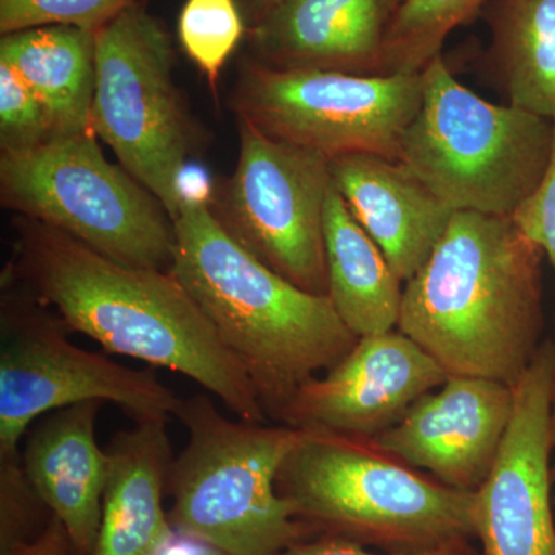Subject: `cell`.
I'll list each match as a JSON object with an SVG mask.
<instances>
[{"mask_svg":"<svg viewBox=\"0 0 555 555\" xmlns=\"http://www.w3.org/2000/svg\"><path fill=\"white\" fill-rule=\"evenodd\" d=\"M449 375L414 339L396 331L358 338L334 367L299 387L281 425L372 440L397 425Z\"/></svg>","mask_w":555,"mask_h":555,"instance_id":"13","label":"cell"},{"mask_svg":"<svg viewBox=\"0 0 555 555\" xmlns=\"http://www.w3.org/2000/svg\"><path fill=\"white\" fill-rule=\"evenodd\" d=\"M281 555H485L473 542H455L449 545L414 551V553H372L367 547L357 545L349 540L323 535L320 539L305 540L298 545L288 547Z\"/></svg>","mask_w":555,"mask_h":555,"instance_id":"28","label":"cell"},{"mask_svg":"<svg viewBox=\"0 0 555 555\" xmlns=\"http://www.w3.org/2000/svg\"><path fill=\"white\" fill-rule=\"evenodd\" d=\"M170 272L246 369L268 418L335 366L358 338L328 295L302 291L224 228L206 199L185 196L173 219Z\"/></svg>","mask_w":555,"mask_h":555,"instance_id":"3","label":"cell"},{"mask_svg":"<svg viewBox=\"0 0 555 555\" xmlns=\"http://www.w3.org/2000/svg\"><path fill=\"white\" fill-rule=\"evenodd\" d=\"M9 276L107 352L185 375L240 420H268L246 369L170 270L122 264L25 218Z\"/></svg>","mask_w":555,"mask_h":555,"instance_id":"1","label":"cell"},{"mask_svg":"<svg viewBox=\"0 0 555 555\" xmlns=\"http://www.w3.org/2000/svg\"><path fill=\"white\" fill-rule=\"evenodd\" d=\"M276 488L312 531L382 553L474 542V492L422 476L369 440L301 430Z\"/></svg>","mask_w":555,"mask_h":555,"instance_id":"4","label":"cell"},{"mask_svg":"<svg viewBox=\"0 0 555 555\" xmlns=\"http://www.w3.org/2000/svg\"><path fill=\"white\" fill-rule=\"evenodd\" d=\"M331 173L350 214L406 283L430 257L455 211L400 159L338 156L331 160Z\"/></svg>","mask_w":555,"mask_h":555,"instance_id":"16","label":"cell"},{"mask_svg":"<svg viewBox=\"0 0 555 555\" xmlns=\"http://www.w3.org/2000/svg\"><path fill=\"white\" fill-rule=\"evenodd\" d=\"M3 207L133 268L170 270L175 225L155 195L109 163L94 131L2 150Z\"/></svg>","mask_w":555,"mask_h":555,"instance_id":"7","label":"cell"},{"mask_svg":"<svg viewBox=\"0 0 555 555\" xmlns=\"http://www.w3.org/2000/svg\"><path fill=\"white\" fill-rule=\"evenodd\" d=\"M513 411V386L449 375L397 425L369 441L441 485L476 492L491 474Z\"/></svg>","mask_w":555,"mask_h":555,"instance_id":"14","label":"cell"},{"mask_svg":"<svg viewBox=\"0 0 555 555\" xmlns=\"http://www.w3.org/2000/svg\"><path fill=\"white\" fill-rule=\"evenodd\" d=\"M554 364L553 382H551V409H550V430H551V481H553V499L555 506V334L553 339Z\"/></svg>","mask_w":555,"mask_h":555,"instance_id":"32","label":"cell"},{"mask_svg":"<svg viewBox=\"0 0 555 555\" xmlns=\"http://www.w3.org/2000/svg\"><path fill=\"white\" fill-rule=\"evenodd\" d=\"M102 401L50 412L33 427L22 467L33 491L64 528L73 555H91L108 478L107 451L96 440Z\"/></svg>","mask_w":555,"mask_h":555,"instance_id":"17","label":"cell"},{"mask_svg":"<svg viewBox=\"0 0 555 555\" xmlns=\"http://www.w3.org/2000/svg\"><path fill=\"white\" fill-rule=\"evenodd\" d=\"M553 339L513 386L514 411L491 474L474 492L473 524L485 555H555L551 481Z\"/></svg>","mask_w":555,"mask_h":555,"instance_id":"12","label":"cell"},{"mask_svg":"<svg viewBox=\"0 0 555 555\" xmlns=\"http://www.w3.org/2000/svg\"><path fill=\"white\" fill-rule=\"evenodd\" d=\"M170 36L134 3L96 31L91 129L171 221L185 199L192 126L173 82Z\"/></svg>","mask_w":555,"mask_h":555,"instance_id":"8","label":"cell"},{"mask_svg":"<svg viewBox=\"0 0 555 555\" xmlns=\"http://www.w3.org/2000/svg\"><path fill=\"white\" fill-rule=\"evenodd\" d=\"M403 0H287L251 25L255 61L280 69L379 75Z\"/></svg>","mask_w":555,"mask_h":555,"instance_id":"15","label":"cell"},{"mask_svg":"<svg viewBox=\"0 0 555 555\" xmlns=\"http://www.w3.org/2000/svg\"><path fill=\"white\" fill-rule=\"evenodd\" d=\"M141 0H0V33L49 25L98 31Z\"/></svg>","mask_w":555,"mask_h":555,"instance_id":"24","label":"cell"},{"mask_svg":"<svg viewBox=\"0 0 555 555\" xmlns=\"http://www.w3.org/2000/svg\"><path fill=\"white\" fill-rule=\"evenodd\" d=\"M0 64L9 65L30 87L56 133L93 131L96 31L49 25L2 35Z\"/></svg>","mask_w":555,"mask_h":555,"instance_id":"20","label":"cell"},{"mask_svg":"<svg viewBox=\"0 0 555 555\" xmlns=\"http://www.w3.org/2000/svg\"><path fill=\"white\" fill-rule=\"evenodd\" d=\"M33 500H39L33 491L20 460L0 462V546L2 551L28 542L25 534L30 525Z\"/></svg>","mask_w":555,"mask_h":555,"instance_id":"26","label":"cell"},{"mask_svg":"<svg viewBox=\"0 0 555 555\" xmlns=\"http://www.w3.org/2000/svg\"><path fill=\"white\" fill-rule=\"evenodd\" d=\"M240 155L219 193L224 228L270 269L315 295H328L324 207L331 160L266 134L238 118Z\"/></svg>","mask_w":555,"mask_h":555,"instance_id":"11","label":"cell"},{"mask_svg":"<svg viewBox=\"0 0 555 555\" xmlns=\"http://www.w3.org/2000/svg\"><path fill=\"white\" fill-rule=\"evenodd\" d=\"M423 101V75H353L244 62L232 108L269 137L320 153L400 159Z\"/></svg>","mask_w":555,"mask_h":555,"instance_id":"9","label":"cell"},{"mask_svg":"<svg viewBox=\"0 0 555 555\" xmlns=\"http://www.w3.org/2000/svg\"><path fill=\"white\" fill-rule=\"evenodd\" d=\"M491 0H403L385 47L379 75H416L440 56L448 36L469 24Z\"/></svg>","mask_w":555,"mask_h":555,"instance_id":"22","label":"cell"},{"mask_svg":"<svg viewBox=\"0 0 555 555\" xmlns=\"http://www.w3.org/2000/svg\"><path fill=\"white\" fill-rule=\"evenodd\" d=\"M169 418L139 420L105 449L108 478L91 555H158L177 535L163 505L173 451Z\"/></svg>","mask_w":555,"mask_h":555,"instance_id":"18","label":"cell"},{"mask_svg":"<svg viewBox=\"0 0 555 555\" xmlns=\"http://www.w3.org/2000/svg\"><path fill=\"white\" fill-rule=\"evenodd\" d=\"M68 328L33 295L9 294L0 317V462H13L40 415L83 401L118 404L134 422L177 415L182 398L137 371L69 343Z\"/></svg>","mask_w":555,"mask_h":555,"instance_id":"10","label":"cell"},{"mask_svg":"<svg viewBox=\"0 0 555 555\" xmlns=\"http://www.w3.org/2000/svg\"><path fill=\"white\" fill-rule=\"evenodd\" d=\"M175 416L189 436L167 483L178 534L225 555H281L312 534L276 488L301 430L229 420L204 393L182 398Z\"/></svg>","mask_w":555,"mask_h":555,"instance_id":"5","label":"cell"},{"mask_svg":"<svg viewBox=\"0 0 555 555\" xmlns=\"http://www.w3.org/2000/svg\"><path fill=\"white\" fill-rule=\"evenodd\" d=\"M543 258L513 217L455 211L404 283L397 328L448 375L514 386L545 343Z\"/></svg>","mask_w":555,"mask_h":555,"instance_id":"2","label":"cell"},{"mask_svg":"<svg viewBox=\"0 0 555 555\" xmlns=\"http://www.w3.org/2000/svg\"><path fill=\"white\" fill-rule=\"evenodd\" d=\"M553 149L542 181L513 215L518 229L542 248L555 269V116Z\"/></svg>","mask_w":555,"mask_h":555,"instance_id":"27","label":"cell"},{"mask_svg":"<svg viewBox=\"0 0 555 555\" xmlns=\"http://www.w3.org/2000/svg\"><path fill=\"white\" fill-rule=\"evenodd\" d=\"M158 555H225L218 551L217 547L206 545L198 540L190 539V537L178 534L171 540L169 545L164 547Z\"/></svg>","mask_w":555,"mask_h":555,"instance_id":"30","label":"cell"},{"mask_svg":"<svg viewBox=\"0 0 555 555\" xmlns=\"http://www.w3.org/2000/svg\"><path fill=\"white\" fill-rule=\"evenodd\" d=\"M56 134L53 120L30 87L9 65L0 64V145L20 150Z\"/></svg>","mask_w":555,"mask_h":555,"instance_id":"25","label":"cell"},{"mask_svg":"<svg viewBox=\"0 0 555 555\" xmlns=\"http://www.w3.org/2000/svg\"><path fill=\"white\" fill-rule=\"evenodd\" d=\"M73 554L68 537L56 518L35 539L2 551V555H69Z\"/></svg>","mask_w":555,"mask_h":555,"instance_id":"29","label":"cell"},{"mask_svg":"<svg viewBox=\"0 0 555 555\" xmlns=\"http://www.w3.org/2000/svg\"><path fill=\"white\" fill-rule=\"evenodd\" d=\"M483 17L491 33L488 62L507 104L555 116V0H491Z\"/></svg>","mask_w":555,"mask_h":555,"instance_id":"21","label":"cell"},{"mask_svg":"<svg viewBox=\"0 0 555 555\" xmlns=\"http://www.w3.org/2000/svg\"><path fill=\"white\" fill-rule=\"evenodd\" d=\"M179 42L218 93L221 69L244 36L235 0H188L178 21Z\"/></svg>","mask_w":555,"mask_h":555,"instance_id":"23","label":"cell"},{"mask_svg":"<svg viewBox=\"0 0 555 555\" xmlns=\"http://www.w3.org/2000/svg\"><path fill=\"white\" fill-rule=\"evenodd\" d=\"M423 101L400 160L454 211L513 217L542 181L554 122L485 101L443 56L423 69Z\"/></svg>","mask_w":555,"mask_h":555,"instance_id":"6","label":"cell"},{"mask_svg":"<svg viewBox=\"0 0 555 555\" xmlns=\"http://www.w3.org/2000/svg\"><path fill=\"white\" fill-rule=\"evenodd\" d=\"M244 7H246V13L251 25L257 22L264 20L268 14L276 10L278 7L283 5L287 0H243Z\"/></svg>","mask_w":555,"mask_h":555,"instance_id":"31","label":"cell"},{"mask_svg":"<svg viewBox=\"0 0 555 555\" xmlns=\"http://www.w3.org/2000/svg\"><path fill=\"white\" fill-rule=\"evenodd\" d=\"M328 298L357 338L396 331L403 281L382 248L358 224L334 181L324 207Z\"/></svg>","mask_w":555,"mask_h":555,"instance_id":"19","label":"cell"}]
</instances>
